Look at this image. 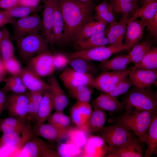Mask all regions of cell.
I'll return each instance as SVG.
<instances>
[{
    "instance_id": "6da1fadb",
    "label": "cell",
    "mask_w": 157,
    "mask_h": 157,
    "mask_svg": "<svg viewBox=\"0 0 157 157\" xmlns=\"http://www.w3.org/2000/svg\"><path fill=\"white\" fill-rule=\"evenodd\" d=\"M64 22L63 45L73 43L83 25L90 20L93 4L77 0H56Z\"/></svg>"
},
{
    "instance_id": "7a4b0ae2",
    "label": "cell",
    "mask_w": 157,
    "mask_h": 157,
    "mask_svg": "<svg viewBox=\"0 0 157 157\" xmlns=\"http://www.w3.org/2000/svg\"><path fill=\"white\" fill-rule=\"evenodd\" d=\"M132 110L119 116L111 117L109 122L121 124L131 130L140 140L147 133L155 112Z\"/></svg>"
},
{
    "instance_id": "3957f363",
    "label": "cell",
    "mask_w": 157,
    "mask_h": 157,
    "mask_svg": "<svg viewBox=\"0 0 157 157\" xmlns=\"http://www.w3.org/2000/svg\"><path fill=\"white\" fill-rule=\"evenodd\" d=\"M122 102L126 112L132 110L151 111L157 109V94L151 86L144 88H132L123 97Z\"/></svg>"
},
{
    "instance_id": "277c9868",
    "label": "cell",
    "mask_w": 157,
    "mask_h": 157,
    "mask_svg": "<svg viewBox=\"0 0 157 157\" xmlns=\"http://www.w3.org/2000/svg\"><path fill=\"white\" fill-rule=\"evenodd\" d=\"M15 40L19 56L25 61L48 50L49 47L46 39L39 33H31Z\"/></svg>"
},
{
    "instance_id": "5b68a950",
    "label": "cell",
    "mask_w": 157,
    "mask_h": 157,
    "mask_svg": "<svg viewBox=\"0 0 157 157\" xmlns=\"http://www.w3.org/2000/svg\"><path fill=\"white\" fill-rule=\"evenodd\" d=\"M130 47L124 44L101 46L86 50L76 51L69 56L70 59L79 58L91 61L102 62L108 59L113 54Z\"/></svg>"
},
{
    "instance_id": "8992f818",
    "label": "cell",
    "mask_w": 157,
    "mask_h": 157,
    "mask_svg": "<svg viewBox=\"0 0 157 157\" xmlns=\"http://www.w3.org/2000/svg\"><path fill=\"white\" fill-rule=\"evenodd\" d=\"M99 132L108 146L111 147L124 144L136 136L130 130L117 123H112L108 126H104Z\"/></svg>"
},
{
    "instance_id": "52a82bcc",
    "label": "cell",
    "mask_w": 157,
    "mask_h": 157,
    "mask_svg": "<svg viewBox=\"0 0 157 157\" xmlns=\"http://www.w3.org/2000/svg\"><path fill=\"white\" fill-rule=\"evenodd\" d=\"M131 70L126 68L121 70L103 71L94 78L91 87L102 92L109 94L129 75Z\"/></svg>"
},
{
    "instance_id": "ba28073f",
    "label": "cell",
    "mask_w": 157,
    "mask_h": 157,
    "mask_svg": "<svg viewBox=\"0 0 157 157\" xmlns=\"http://www.w3.org/2000/svg\"><path fill=\"white\" fill-rule=\"evenodd\" d=\"M17 157H58L59 156L57 151L51 149L43 140L34 136L25 143Z\"/></svg>"
},
{
    "instance_id": "9c48e42d",
    "label": "cell",
    "mask_w": 157,
    "mask_h": 157,
    "mask_svg": "<svg viewBox=\"0 0 157 157\" xmlns=\"http://www.w3.org/2000/svg\"><path fill=\"white\" fill-rule=\"evenodd\" d=\"M11 24L15 40L31 33H39L42 30V19L36 13L15 19Z\"/></svg>"
},
{
    "instance_id": "30bf717a",
    "label": "cell",
    "mask_w": 157,
    "mask_h": 157,
    "mask_svg": "<svg viewBox=\"0 0 157 157\" xmlns=\"http://www.w3.org/2000/svg\"><path fill=\"white\" fill-rule=\"evenodd\" d=\"M27 66L41 78L50 76L55 70L53 54L48 50L44 51L29 60Z\"/></svg>"
},
{
    "instance_id": "8fae6325",
    "label": "cell",
    "mask_w": 157,
    "mask_h": 157,
    "mask_svg": "<svg viewBox=\"0 0 157 157\" xmlns=\"http://www.w3.org/2000/svg\"><path fill=\"white\" fill-rule=\"evenodd\" d=\"M29 102L28 94L13 93L7 97L6 107L8 113L24 121L28 120L27 115Z\"/></svg>"
},
{
    "instance_id": "7c38bea8",
    "label": "cell",
    "mask_w": 157,
    "mask_h": 157,
    "mask_svg": "<svg viewBox=\"0 0 157 157\" xmlns=\"http://www.w3.org/2000/svg\"><path fill=\"white\" fill-rule=\"evenodd\" d=\"M91 106L94 108H99L110 112V117L117 116L124 113L125 107L114 97L109 94L101 93L91 102Z\"/></svg>"
},
{
    "instance_id": "4fadbf2b",
    "label": "cell",
    "mask_w": 157,
    "mask_h": 157,
    "mask_svg": "<svg viewBox=\"0 0 157 157\" xmlns=\"http://www.w3.org/2000/svg\"><path fill=\"white\" fill-rule=\"evenodd\" d=\"M139 137L136 136L129 142L122 145L111 147L105 157H143V146Z\"/></svg>"
},
{
    "instance_id": "5bb4252c",
    "label": "cell",
    "mask_w": 157,
    "mask_h": 157,
    "mask_svg": "<svg viewBox=\"0 0 157 157\" xmlns=\"http://www.w3.org/2000/svg\"><path fill=\"white\" fill-rule=\"evenodd\" d=\"M56 0H46L44 3L42 19L43 36L52 49L55 44L53 28Z\"/></svg>"
},
{
    "instance_id": "9a60e30c",
    "label": "cell",
    "mask_w": 157,
    "mask_h": 157,
    "mask_svg": "<svg viewBox=\"0 0 157 157\" xmlns=\"http://www.w3.org/2000/svg\"><path fill=\"white\" fill-rule=\"evenodd\" d=\"M59 77L67 89L83 85L91 87L94 78L90 75L78 72L70 67L65 69Z\"/></svg>"
},
{
    "instance_id": "2e32d148",
    "label": "cell",
    "mask_w": 157,
    "mask_h": 157,
    "mask_svg": "<svg viewBox=\"0 0 157 157\" xmlns=\"http://www.w3.org/2000/svg\"><path fill=\"white\" fill-rule=\"evenodd\" d=\"M109 150V147L101 136L91 135L83 147L81 157H105Z\"/></svg>"
},
{
    "instance_id": "e0dca14e",
    "label": "cell",
    "mask_w": 157,
    "mask_h": 157,
    "mask_svg": "<svg viewBox=\"0 0 157 157\" xmlns=\"http://www.w3.org/2000/svg\"><path fill=\"white\" fill-rule=\"evenodd\" d=\"M19 76L23 84L29 92H43L49 90L47 83L28 67L22 68Z\"/></svg>"
},
{
    "instance_id": "ac0fdd59",
    "label": "cell",
    "mask_w": 157,
    "mask_h": 157,
    "mask_svg": "<svg viewBox=\"0 0 157 157\" xmlns=\"http://www.w3.org/2000/svg\"><path fill=\"white\" fill-rule=\"evenodd\" d=\"M21 134L15 132L2 133L0 137V148L12 146L16 147L20 151L25 143L34 136V133L32 130L30 122L22 133L21 136Z\"/></svg>"
},
{
    "instance_id": "d6986e66",
    "label": "cell",
    "mask_w": 157,
    "mask_h": 157,
    "mask_svg": "<svg viewBox=\"0 0 157 157\" xmlns=\"http://www.w3.org/2000/svg\"><path fill=\"white\" fill-rule=\"evenodd\" d=\"M130 69L129 77L132 85L138 88L149 87L156 81L157 69Z\"/></svg>"
},
{
    "instance_id": "ffe728a7",
    "label": "cell",
    "mask_w": 157,
    "mask_h": 157,
    "mask_svg": "<svg viewBox=\"0 0 157 157\" xmlns=\"http://www.w3.org/2000/svg\"><path fill=\"white\" fill-rule=\"evenodd\" d=\"M146 27V23L142 19L140 21L132 17L128 19L124 44L131 49L140 40Z\"/></svg>"
},
{
    "instance_id": "44dd1931",
    "label": "cell",
    "mask_w": 157,
    "mask_h": 157,
    "mask_svg": "<svg viewBox=\"0 0 157 157\" xmlns=\"http://www.w3.org/2000/svg\"><path fill=\"white\" fill-rule=\"evenodd\" d=\"M73 127L67 129L57 128L48 123H43L34 128V133L36 135L42 137L51 141H57L68 137Z\"/></svg>"
},
{
    "instance_id": "7402d4cb",
    "label": "cell",
    "mask_w": 157,
    "mask_h": 157,
    "mask_svg": "<svg viewBox=\"0 0 157 157\" xmlns=\"http://www.w3.org/2000/svg\"><path fill=\"white\" fill-rule=\"evenodd\" d=\"M92 111L89 103L77 101L70 110L72 122L77 127H84L88 122Z\"/></svg>"
},
{
    "instance_id": "603a6c76",
    "label": "cell",
    "mask_w": 157,
    "mask_h": 157,
    "mask_svg": "<svg viewBox=\"0 0 157 157\" xmlns=\"http://www.w3.org/2000/svg\"><path fill=\"white\" fill-rule=\"evenodd\" d=\"M49 90L52 96L55 111L63 112L68 104L67 96L54 75H51L48 79Z\"/></svg>"
},
{
    "instance_id": "cb8c5ba5",
    "label": "cell",
    "mask_w": 157,
    "mask_h": 157,
    "mask_svg": "<svg viewBox=\"0 0 157 157\" xmlns=\"http://www.w3.org/2000/svg\"><path fill=\"white\" fill-rule=\"evenodd\" d=\"M128 19L123 18L119 22L109 24L106 31L105 35L108 41V45L123 44V39L126 31Z\"/></svg>"
},
{
    "instance_id": "d4e9b609",
    "label": "cell",
    "mask_w": 157,
    "mask_h": 157,
    "mask_svg": "<svg viewBox=\"0 0 157 157\" xmlns=\"http://www.w3.org/2000/svg\"><path fill=\"white\" fill-rule=\"evenodd\" d=\"M54 109V105L52 94L49 90L43 93L40 104L36 118V128L47 120L52 111Z\"/></svg>"
},
{
    "instance_id": "484cf974",
    "label": "cell",
    "mask_w": 157,
    "mask_h": 157,
    "mask_svg": "<svg viewBox=\"0 0 157 157\" xmlns=\"http://www.w3.org/2000/svg\"><path fill=\"white\" fill-rule=\"evenodd\" d=\"M146 144L147 148L144 157H150L157 152V110L154 115L148 131L141 140Z\"/></svg>"
},
{
    "instance_id": "4316f807",
    "label": "cell",
    "mask_w": 157,
    "mask_h": 157,
    "mask_svg": "<svg viewBox=\"0 0 157 157\" xmlns=\"http://www.w3.org/2000/svg\"><path fill=\"white\" fill-rule=\"evenodd\" d=\"M105 31L88 38L74 42L73 43L76 51L108 45V41L106 36Z\"/></svg>"
},
{
    "instance_id": "83f0119b",
    "label": "cell",
    "mask_w": 157,
    "mask_h": 157,
    "mask_svg": "<svg viewBox=\"0 0 157 157\" xmlns=\"http://www.w3.org/2000/svg\"><path fill=\"white\" fill-rule=\"evenodd\" d=\"M109 3L113 11L121 14L125 19L133 15L139 8L138 0H109Z\"/></svg>"
},
{
    "instance_id": "f1b7e54d",
    "label": "cell",
    "mask_w": 157,
    "mask_h": 157,
    "mask_svg": "<svg viewBox=\"0 0 157 157\" xmlns=\"http://www.w3.org/2000/svg\"><path fill=\"white\" fill-rule=\"evenodd\" d=\"M106 119L105 111L95 108L86 125L83 128L90 135L99 131L104 126Z\"/></svg>"
},
{
    "instance_id": "f546056e",
    "label": "cell",
    "mask_w": 157,
    "mask_h": 157,
    "mask_svg": "<svg viewBox=\"0 0 157 157\" xmlns=\"http://www.w3.org/2000/svg\"><path fill=\"white\" fill-rule=\"evenodd\" d=\"M69 65L70 67L78 72L88 74L94 78L99 74L98 67L92 61L76 58L71 59Z\"/></svg>"
},
{
    "instance_id": "4dcf8cb0",
    "label": "cell",
    "mask_w": 157,
    "mask_h": 157,
    "mask_svg": "<svg viewBox=\"0 0 157 157\" xmlns=\"http://www.w3.org/2000/svg\"><path fill=\"white\" fill-rule=\"evenodd\" d=\"M107 24L101 21L90 20L81 28L74 42L85 39L105 31Z\"/></svg>"
},
{
    "instance_id": "1f68e13d",
    "label": "cell",
    "mask_w": 157,
    "mask_h": 157,
    "mask_svg": "<svg viewBox=\"0 0 157 157\" xmlns=\"http://www.w3.org/2000/svg\"><path fill=\"white\" fill-rule=\"evenodd\" d=\"M131 62L129 54L121 55L101 62L99 68L103 71L121 70L127 68Z\"/></svg>"
},
{
    "instance_id": "d6a6232c",
    "label": "cell",
    "mask_w": 157,
    "mask_h": 157,
    "mask_svg": "<svg viewBox=\"0 0 157 157\" xmlns=\"http://www.w3.org/2000/svg\"><path fill=\"white\" fill-rule=\"evenodd\" d=\"M28 123L17 118L11 117L0 120V131L2 133L16 132L21 134Z\"/></svg>"
},
{
    "instance_id": "836d02e7",
    "label": "cell",
    "mask_w": 157,
    "mask_h": 157,
    "mask_svg": "<svg viewBox=\"0 0 157 157\" xmlns=\"http://www.w3.org/2000/svg\"><path fill=\"white\" fill-rule=\"evenodd\" d=\"M95 16L94 18L109 24L116 21L112 7L108 2L104 1L95 8Z\"/></svg>"
},
{
    "instance_id": "e575fe53",
    "label": "cell",
    "mask_w": 157,
    "mask_h": 157,
    "mask_svg": "<svg viewBox=\"0 0 157 157\" xmlns=\"http://www.w3.org/2000/svg\"><path fill=\"white\" fill-rule=\"evenodd\" d=\"M2 37L0 41V53L2 61L6 60L14 56V48L8 29L2 27Z\"/></svg>"
},
{
    "instance_id": "d590c367",
    "label": "cell",
    "mask_w": 157,
    "mask_h": 157,
    "mask_svg": "<svg viewBox=\"0 0 157 157\" xmlns=\"http://www.w3.org/2000/svg\"><path fill=\"white\" fill-rule=\"evenodd\" d=\"M153 44V41L148 39L135 44L128 54L131 61L134 65L138 63L151 49Z\"/></svg>"
},
{
    "instance_id": "8d00e7d4",
    "label": "cell",
    "mask_w": 157,
    "mask_h": 157,
    "mask_svg": "<svg viewBox=\"0 0 157 157\" xmlns=\"http://www.w3.org/2000/svg\"><path fill=\"white\" fill-rule=\"evenodd\" d=\"M64 22L63 17L57 3L56 0L53 22V33L55 44L63 45V30Z\"/></svg>"
},
{
    "instance_id": "74e56055",
    "label": "cell",
    "mask_w": 157,
    "mask_h": 157,
    "mask_svg": "<svg viewBox=\"0 0 157 157\" xmlns=\"http://www.w3.org/2000/svg\"><path fill=\"white\" fill-rule=\"evenodd\" d=\"M147 70L157 69V48L152 46L151 49L138 63L131 68Z\"/></svg>"
},
{
    "instance_id": "f35d334b",
    "label": "cell",
    "mask_w": 157,
    "mask_h": 157,
    "mask_svg": "<svg viewBox=\"0 0 157 157\" xmlns=\"http://www.w3.org/2000/svg\"><path fill=\"white\" fill-rule=\"evenodd\" d=\"M157 13V0L143 4L136 10L132 17H140L146 24L152 19Z\"/></svg>"
},
{
    "instance_id": "ab89813d",
    "label": "cell",
    "mask_w": 157,
    "mask_h": 157,
    "mask_svg": "<svg viewBox=\"0 0 157 157\" xmlns=\"http://www.w3.org/2000/svg\"><path fill=\"white\" fill-rule=\"evenodd\" d=\"M92 87L83 85L67 89L70 95L77 101L89 103L92 93Z\"/></svg>"
},
{
    "instance_id": "60d3db41",
    "label": "cell",
    "mask_w": 157,
    "mask_h": 157,
    "mask_svg": "<svg viewBox=\"0 0 157 157\" xmlns=\"http://www.w3.org/2000/svg\"><path fill=\"white\" fill-rule=\"evenodd\" d=\"M38 6L35 7H29L18 5L10 9L4 10L12 18H20L36 13L42 8Z\"/></svg>"
},
{
    "instance_id": "b9f144b4",
    "label": "cell",
    "mask_w": 157,
    "mask_h": 157,
    "mask_svg": "<svg viewBox=\"0 0 157 157\" xmlns=\"http://www.w3.org/2000/svg\"><path fill=\"white\" fill-rule=\"evenodd\" d=\"M47 120L48 123L60 129H67L72 127L70 118L62 112L55 111L51 114Z\"/></svg>"
},
{
    "instance_id": "7bdbcfd3",
    "label": "cell",
    "mask_w": 157,
    "mask_h": 157,
    "mask_svg": "<svg viewBox=\"0 0 157 157\" xmlns=\"http://www.w3.org/2000/svg\"><path fill=\"white\" fill-rule=\"evenodd\" d=\"M2 61L6 72L12 76L19 75L22 68L19 62L14 56Z\"/></svg>"
},
{
    "instance_id": "ee69618b",
    "label": "cell",
    "mask_w": 157,
    "mask_h": 157,
    "mask_svg": "<svg viewBox=\"0 0 157 157\" xmlns=\"http://www.w3.org/2000/svg\"><path fill=\"white\" fill-rule=\"evenodd\" d=\"M132 85L129 75L127 76L124 78L114 90L109 94L115 97L124 94L128 92Z\"/></svg>"
},
{
    "instance_id": "f6af8a7d",
    "label": "cell",
    "mask_w": 157,
    "mask_h": 157,
    "mask_svg": "<svg viewBox=\"0 0 157 157\" xmlns=\"http://www.w3.org/2000/svg\"><path fill=\"white\" fill-rule=\"evenodd\" d=\"M70 59L69 57H68L63 53H57L53 54V63L55 70H64L69 65Z\"/></svg>"
},
{
    "instance_id": "bcb514c9",
    "label": "cell",
    "mask_w": 157,
    "mask_h": 157,
    "mask_svg": "<svg viewBox=\"0 0 157 157\" xmlns=\"http://www.w3.org/2000/svg\"><path fill=\"white\" fill-rule=\"evenodd\" d=\"M5 84L3 89L6 92H10L13 93H25L27 89L23 84H19L4 81Z\"/></svg>"
},
{
    "instance_id": "7dc6e473",
    "label": "cell",
    "mask_w": 157,
    "mask_h": 157,
    "mask_svg": "<svg viewBox=\"0 0 157 157\" xmlns=\"http://www.w3.org/2000/svg\"><path fill=\"white\" fill-rule=\"evenodd\" d=\"M146 24L147 29L154 38H156L157 36V13L152 19Z\"/></svg>"
},
{
    "instance_id": "c3c4849f",
    "label": "cell",
    "mask_w": 157,
    "mask_h": 157,
    "mask_svg": "<svg viewBox=\"0 0 157 157\" xmlns=\"http://www.w3.org/2000/svg\"><path fill=\"white\" fill-rule=\"evenodd\" d=\"M15 19L10 17L5 10H0V27H2L8 24H11Z\"/></svg>"
},
{
    "instance_id": "681fc988",
    "label": "cell",
    "mask_w": 157,
    "mask_h": 157,
    "mask_svg": "<svg viewBox=\"0 0 157 157\" xmlns=\"http://www.w3.org/2000/svg\"><path fill=\"white\" fill-rule=\"evenodd\" d=\"M20 0H0V9L6 10L19 5Z\"/></svg>"
},
{
    "instance_id": "f907efd6",
    "label": "cell",
    "mask_w": 157,
    "mask_h": 157,
    "mask_svg": "<svg viewBox=\"0 0 157 157\" xmlns=\"http://www.w3.org/2000/svg\"><path fill=\"white\" fill-rule=\"evenodd\" d=\"M42 0H20L19 5L29 7H35L39 6Z\"/></svg>"
},
{
    "instance_id": "816d5d0a",
    "label": "cell",
    "mask_w": 157,
    "mask_h": 157,
    "mask_svg": "<svg viewBox=\"0 0 157 157\" xmlns=\"http://www.w3.org/2000/svg\"><path fill=\"white\" fill-rule=\"evenodd\" d=\"M6 93L3 89L0 90V120L2 113L6 107L7 98Z\"/></svg>"
},
{
    "instance_id": "f5cc1de1",
    "label": "cell",
    "mask_w": 157,
    "mask_h": 157,
    "mask_svg": "<svg viewBox=\"0 0 157 157\" xmlns=\"http://www.w3.org/2000/svg\"><path fill=\"white\" fill-rule=\"evenodd\" d=\"M6 72L5 70L3 61L1 59H0V79L5 80V74Z\"/></svg>"
},
{
    "instance_id": "db71d44e",
    "label": "cell",
    "mask_w": 157,
    "mask_h": 157,
    "mask_svg": "<svg viewBox=\"0 0 157 157\" xmlns=\"http://www.w3.org/2000/svg\"><path fill=\"white\" fill-rule=\"evenodd\" d=\"M80 1L90 4H93L92 0H77Z\"/></svg>"
},
{
    "instance_id": "11a10c76",
    "label": "cell",
    "mask_w": 157,
    "mask_h": 157,
    "mask_svg": "<svg viewBox=\"0 0 157 157\" xmlns=\"http://www.w3.org/2000/svg\"><path fill=\"white\" fill-rule=\"evenodd\" d=\"M143 2V4L149 3L151 2L156 1L157 0H142Z\"/></svg>"
},
{
    "instance_id": "9f6ffc18",
    "label": "cell",
    "mask_w": 157,
    "mask_h": 157,
    "mask_svg": "<svg viewBox=\"0 0 157 157\" xmlns=\"http://www.w3.org/2000/svg\"><path fill=\"white\" fill-rule=\"evenodd\" d=\"M1 37H2V32H1V30L0 29V41L1 40Z\"/></svg>"
},
{
    "instance_id": "6f0895ef",
    "label": "cell",
    "mask_w": 157,
    "mask_h": 157,
    "mask_svg": "<svg viewBox=\"0 0 157 157\" xmlns=\"http://www.w3.org/2000/svg\"><path fill=\"white\" fill-rule=\"evenodd\" d=\"M4 81H5L4 80L1 79H0V83Z\"/></svg>"
},
{
    "instance_id": "680465c9",
    "label": "cell",
    "mask_w": 157,
    "mask_h": 157,
    "mask_svg": "<svg viewBox=\"0 0 157 157\" xmlns=\"http://www.w3.org/2000/svg\"><path fill=\"white\" fill-rule=\"evenodd\" d=\"M42 0V1H43L44 3L46 2V0Z\"/></svg>"
},
{
    "instance_id": "91938a15",
    "label": "cell",
    "mask_w": 157,
    "mask_h": 157,
    "mask_svg": "<svg viewBox=\"0 0 157 157\" xmlns=\"http://www.w3.org/2000/svg\"><path fill=\"white\" fill-rule=\"evenodd\" d=\"M0 59H1V56H0Z\"/></svg>"
},
{
    "instance_id": "94428289",
    "label": "cell",
    "mask_w": 157,
    "mask_h": 157,
    "mask_svg": "<svg viewBox=\"0 0 157 157\" xmlns=\"http://www.w3.org/2000/svg\"></svg>"
}]
</instances>
